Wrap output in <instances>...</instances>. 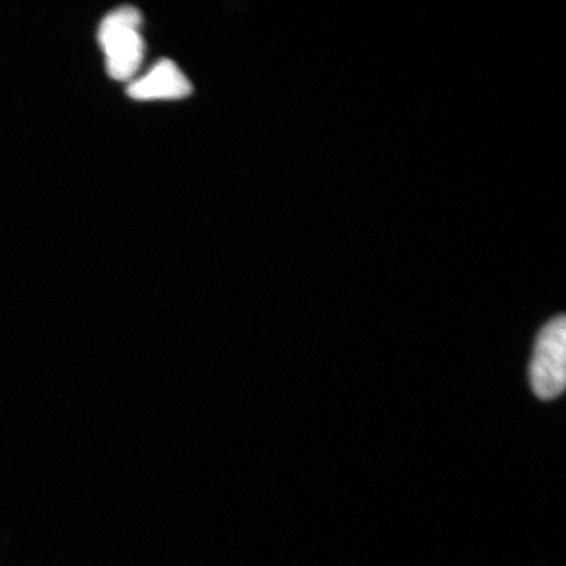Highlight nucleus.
Segmentation results:
<instances>
[{"label":"nucleus","instance_id":"nucleus-2","mask_svg":"<svg viewBox=\"0 0 566 566\" xmlns=\"http://www.w3.org/2000/svg\"><path fill=\"white\" fill-rule=\"evenodd\" d=\"M530 384L542 400H554L566 385V322L560 315L544 325L537 335L530 365Z\"/></svg>","mask_w":566,"mask_h":566},{"label":"nucleus","instance_id":"nucleus-1","mask_svg":"<svg viewBox=\"0 0 566 566\" xmlns=\"http://www.w3.org/2000/svg\"><path fill=\"white\" fill-rule=\"evenodd\" d=\"M142 21L136 7L124 6L109 12L98 28L106 71L115 81H132L144 63L146 45L140 34Z\"/></svg>","mask_w":566,"mask_h":566},{"label":"nucleus","instance_id":"nucleus-3","mask_svg":"<svg viewBox=\"0 0 566 566\" xmlns=\"http://www.w3.org/2000/svg\"><path fill=\"white\" fill-rule=\"evenodd\" d=\"M192 94V83L172 61L161 60L133 81L127 95L138 102L180 101Z\"/></svg>","mask_w":566,"mask_h":566}]
</instances>
